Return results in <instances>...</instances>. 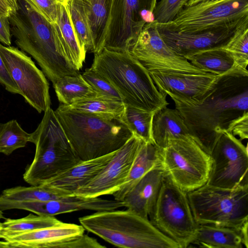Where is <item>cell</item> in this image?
Here are the masks:
<instances>
[{"mask_svg":"<svg viewBox=\"0 0 248 248\" xmlns=\"http://www.w3.org/2000/svg\"><path fill=\"white\" fill-rule=\"evenodd\" d=\"M170 97L192 139L210 155L229 124L248 112V71L218 75L212 88L199 99Z\"/></svg>","mask_w":248,"mask_h":248,"instance_id":"obj_1","label":"cell"},{"mask_svg":"<svg viewBox=\"0 0 248 248\" xmlns=\"http://www.w3.org/2000/svg\"><path fill=\"white\" fill-rule=\"evenodd\" d=\"M9 16L12 35L21 50L32 57L52 83L66 76L79 74L61 54L53 24L25 0Z\"/></svg>","mask_w":248,"mask_h":248,"instance_id":"obj_2","label":"cell"},{"mask_svg":"<svg viewBox=\"0 0 248 248\" xmlns=\"http://www.w3.org/2000/svg\"><path fill=\"white\" fill-rule=\"evenodd\" d=\"M90 68L112 85L125 105L153 112L169 105L167 95L158 90L149 71L129 52L104 48L94 54Z\"/></svg>","mask_w":248,"mask_h":248,"instance_id":"obj_3","label":"cell"},{"mask_svg":"<svg viewBox=\"0 0 248 248\" xmlns=\"http://www.w3.org/2000/svg\"><path fill=\"white\" fill-rule=\"evenodd\" d=\"M54 111L81 160L115 152L133 135L122 120L71 110L62 104Z\"/></svg>","mask_w":248,"mask_h":248,"instance_id":"obj_4","label":"cell"},{"mask_svg":"<svg viewBox=\"0 0 248 248\" xmlns=\"http://www.w3.org/2000/svg\"><path fill=\"white\" fill-rule=\"evenodd\" d=\"M85 230L118 247L180 248L149 221L127 209L97 211L78 218Z\"/></svg>","mask_w":248,"mask_h":248,"instance_id":"obj_5","label":"cell"},{"mask_svg":"<svg viewBox=\"0 0 248 248\" xmlns=\"http://www.w3.org/2000/svg\"><path fill=\"white\" fill-rule=\"evenodd\" d=\"M30 142L35 144V153L23 179L31 186L43 185L81 161L51 108L31 133Z\"/></svg>","mask_w":248,"mask_h":248,"instance_id":"obj_6","label":"cell"},{"mask_svg":"<svg viewBox=\"0 0 248 248\" xmlns=\"http://www.w3.org/2000/svg\"><path fill=\"white\" fill-rule=\"evenodd\" d=\"M187 195L198 224L240 230L248 221V185L229 189L206 184Z\"/></svg>","mask_w":248,"mask_h":248,"instance_id":"obj_7","label":"cell"},{"mask_svg":"<svg viewBox=\"0 0 248 248\" xmlns=\"http://www.w3.org/2000/svg\"><path fill=\"white\" fill-rule=\"evenodd\" d=\"M148 219L180 248L188 247L196 236L198 224L194 219L187 193L166 174Z\"/></svg>","mask_w":248,"mask_h":248,"instance_id":"obj_8","label":"cell"},{"mask_svg":"<svg viewBox=\"0 0 248 248\" xmlns=\"http://www.w3.org/2000/svg\"><path fill=\"white\" fill-rule=\"evenodd\" d=\"M159 153L165 174L184 191L188 193L207 183L211 157L192 137L170 139Z\"/></svg>","mask_w":248,"mask_h":248,"instance_id":"obj_9","label":"cell"},{"mask_svg":"<svg viewBox=\"0 0 248 248\" xmlns=\"http://www.w3.org/2000/svg\"><path fill=\"white\" fill-rule=\"evenodd\" d=\"M248 21V0H211L185 7L172 21L186 33L212 31Z\"/></svg>","mask_w":248,"mask_h":248,"instance_id":"obj_10","label":"cell"},{"mask_svg":"<svg viewBox=\"0 0 248 248\" xmlns=\"http://www.w3.org/2000/svg\"><path fill=\"white\" fill-rule=\"evenodd\" d=\"M157 0H111L104 48L129 52L144 25L154 21Z\"/></svg>","mask_w":248,"mask_h":248,"instance_id":"obj_11","label":"cell"},{"mask_svg":"<svg viewBox=\"0 0 248 248\" xmlns=\"http://www.w3.org/2000/svg\"><path fill=\"white\" fill-rule=\"evenodd\" d=\"M129 52L149 72L172 75L209 73L195 67L170 48L160 36L155 20L144 25Z\"/></svg>","mask_w":248,"mask_h":248,"instance_id":"obj_12","label":"cell"},{"mask_svg":"<svg viewBox=\"0 0 248 248\" xmlns=\"http://www.w3.org/2000/svg\"><path fill=\"white\" fill-rule=\"evenodd\" d=\"M0 55L26 102L39 113L50 108L49 83L31 58L17 47L1 44Z\"/></svg>","mask_w":248,"mask_h":248,"instance_id":"obj_13","label":"cell"},{"mask_svg":"<svg viewBox=\"0 0 248 248\" xmlns=\"http://www.w3.org/2000/svg\"><path fill=\"white\" fill-rule=\"evenodd\" d=\"M212 167L207 184L232 189L248 185L247 146L224 131L210 154Z\"/></svg>","mask_w":248,"mask_h":248,"instance_id":"obj_14","label":"cell"},{"mask_svg":"<svg viewBox=\"0 0 248 248\" xmlns=\"http://www.w3.org/2000/svg\"><path fill=\"white\" fill-rule=\"evenodd\" d=\"M81 225L60 224L16 234L0 241V248H97L96 239L84 233Z\"/></svg>","mask_w":248,"mask_h":248,"instance_id":"obj_15","label":"cell"},{"mask_svg":"<svg viewBox=\"0 0 248 248\" xmlns=\"http://www.w3.org/2000/svg\"><path fill=\"white\" fill-rule=\"evenodd\" d=\"M143 142L133 134L115 152L107 164L90 181L76 190L73 196L96 198L113 195L126 180Z\"/></svg>","mask_w":248,"mask_h":248,"instance_id":"obj_16","label":"cell"},{"mask_svg":"<svg viewBox=\"0 0 248 248\" xmlns=\"http://www.w3.org/2000/svg\"><path fill=\"white\" fill-rule=\"evenodd\" d=\"M248 21L212 31L186 33L179 31L172 21L156 22L158 31L166 44L178 55L187 58L198 52L223 47L237 31L248 24Z\"/></svg>","mask_w":248,"mask_h":248,"instance_id":"obj_17","label":"cell"},{"mask_svg":"<svg viewBox=\"0 0 248 248\" xmlns=\"http://www.w3.org/2000/svg\"><path fill=\"white\" fill-rule=\"evenodd\" d=\"M124 202L107 200L99 197L85 198L67 196L62 199L47 201H30L10 202L5 204V210L21 209L30 211L37 215L54 216L74 211L88 210L110 211L125 207Z\"/></svg>","mask_w":248,"mask_h":248,"instance_id":"obj_18","label":"cell"},{"mask_svg":"<svg viewBox=\"0 0 248 248\" xmlns=\"http://www.w3.org/2000/svg\"><path fill=\"white\" fill-rule=\"evenodd\" d=\"M149 73L161 93L185 100L199 99L212 88L218 76L209 72L189 75Z\"/></svg>","mask_w":248,"mask_h":248,"instance_id":"obj_19","label":"cell"},{"mask_svg":"<svg viewBox=\"0 0 248 248\" xmlns=\"http://www.w3.org/2000/svg\"><path fill=\"white\" fill-rule=\"evenodd\" d=\"M116 151L92 159L81 160L43 185L67 196H73L76 190L90 181L107 164Z\"/></svg>","mask_w":248,"mask_h":248,"instance_id":"obj_20","label":"cell"},{"mask_svg":"<svg viewBox=\"0 0 248 248\" xmlns=\"http://www.w3.org/2000/svg\"><path fill=\"white\" fill-rule=\"evenodd\" d=\"M165 175L161 164L148 171L126 195L123 202L127 209L148 218Z\"/></svg>","mask_w":248,"mask_h":248,"instance_id":"obj_21","label":"cell"},{"mask_svg":"<svg viewBox=\"0 0 248 248\" xmlns=\"http://www.w3.org/2000/svg\"><path fill=\"white\" fill-rule=\"evenodd\" d=\"M53 25L61 54L79 71L82 67L87 52L79 43L64 0L58 2L57 19Z\"/></svg>","mask_w":248,"mask_h":248,"instance_id":"obj_22","label":"cell"},{"mask_svg":"<svg viewBox=\"0 0 248 248\" xmlns=\"http://www.w3.org/2000/svg\"><path fill=\"white\" fill-rule=\"evenodd\" d=\"M152 137L154 143L159 149L164 148L170 139L192 137L178 111L176 109L169 108L167 106L154 112L152 122Z\"/></svg>","mask_w":248,"mask_h":248,"instance_id":"obj_23","label":"cell"},{"mask_svg":"<svg viewBox=\"0 0 248 248\" xmlns=\"http://www.w3.org/2000/svg\"><path fill=\"white\" fill-rule=\"evenodd\" d=\"M159 151L160 149L154 143L142 142L126 180L112 195L114 200L123 202L126 195L148 171L160 164Z\"/></svg>","mask_w":248,"mask_h":248,"instance_id":"obj_24","label":"cell"},{"mask_svg":"<svg viewBox=\"0 0 248 248\" xmlns=\"http://www.w3.org/2000/svg\"><path fill=\"white\" fill-rule=\"evenodd\" d=\"M191 245L209 248H242L240 230L211 224H198Z\"/></svg>","mask_w":248,"mask_h":248,"instance_id":"obj_25","label":"cell"},{"mask_svg":"<svg viewBox=\"0 0 248 248\" xmlns=\"http://www.w3.org/2000/svg\"><path fill=\"white\" fill-rule=\"evenodd\" d=\"M86 12L93 43L92 53L104 48L111 0H82Z\"/></svg>","mask_w":248,"mask_h":248,"instance_id":"obj_26","label":"cell"},{"mask_svg":"<svg viewBox=\"0 0 248 248\" xmlns=\"http://www.w3.org/2000/svg\"><path fill=\"white\" fill-rule=\"evenodd\" d=\"M195 67L217 75L234 71H247L239 67L223 47L204 50L186 58Z\"/></svg>","mask_w":248,"mask_h":248,"instance_id":"obj_27","label":"cell"},{"mask_svg":"<svg viewBox=\"0 0 248 248\" xmlns=\"http://www.w3.org/2000/svg\"><path fill=\"white\" fill-rule=\"evenodd\" d=\"M53 86L58 100L65 105L84 98L96 97L94 91L80 74L63 77Z\"/></svg>","mask_w":248,"mask_h":248,"instance_id":"obj_28","label":"cell"},{"mask_svg":"<svg viewBox=\"0 0 248 248\" xmlns=\"http://www.w3.org/2000/svg\"><path fill=\"white\" fill-rule=\"evenodd\" d=\"M67 197L46 185L29 187L18 186L4 190L0 195V205L14 202L47 201Z\"/></svg>","mask_w":248,"mask_h":248,"instance_id":"obj_29","label":"cell"},{"mask_svg":"<svg viewBox=\"0 0 248 248\" xmlns=\"http://www.w3.org/2000/svg\"><path fill=\"white\" fill-rule=\"evenodd\" d=\"M61 104L64 108L71 110L123 121L125 109V104L122 101L105 100L97 97L84 98L70 105Z\"/></svg>","mask_w":248,"mask_h":248,"instance_id":"obj_30","label":"cell"},{"mask_svg":"<svg viewBox=\"0 0 248 248\" xmlns=\"http://www.w3.org/2000/svg\"><path fill=\"white\" fill-rule=\"evenodd\" d=\"M61 222L54 216H36L32 214L21 218H8L0 223V238L4 240L16 234L55 226Z\"/></svg>","mask_w":248,"mask_h":248,"instance_id":"obj_31","label":"cell"},{"mask_svg":"<svg viewBox=\"0 0 248 248\" xmlns=\"http://www.w3.org/2000/svg\"><path fill=\"white\" fill-rule=\"evenodd\" d=\"M154 112L125 105L123 121L133 135L145 142L154 143L152 137Z\"/></svg>","mask_w":248,"mask_h":248,"instance_id":"obj_32","label":"cell"},{"mask_svg":"<svg viewBox=\"0 0 248 248\" xmlns=\"http://www.w3.org/2000/svg\"><path fill=\"white\" fill-rule=\"evenodd\" d=\"M68 6L72 22L81 47L93 51V43L88 20L82 0H64Z\"/></svg>","mask_w":248,"mask_h":248,"instance_id":"obj_33","label":"cell"},{"mask_svg":"<svg viewBox=\"0 0 248 248\" xmlns=\"http://www.w3.org/2000/svg\"><path fill=\"white\" fill-rule=\"evenodd\" d=\"M31 133L26 132L16 120L0 123V153L9 155L30 142Z\"/></svg>","mask_w":248,"mask_h":248,"instance_id":"obj_34","label":"cell"},{"mask_svg":"<svg viewBox=\"0 0 248 248\" xmlns=\"http://www.w3.org/2000/svg\"><path fill=\"white\" fill-rule=\"evenodd\" d=\"M248 24L240 28L223 48L232 56L236 64L247 69L248 64Z\"/></svg>","mask_w":248,"mask_h":248,"instance_id":"obj_35","label":"cell"},{"mask_svg":"<svg viewBox=\"0 0 248 248\" xmlns=\"http://www.w3.org/2000/svg\"><path fill=\"white\" fill-rule=\"evenodd\" d=\"M82 76L95 93L96 97L123 102L121 95L116 89L96 72L87 68Z\"/></svg>","mask_w":248,"mask_h":248,"instance_id":"obj_36","label":"cell"},{"mask_svg":"<svg viewBox=\"0 0 248 248\" xmlns=\"http://www.w3.org/2000/svg\"><path fill=\"white\" fill-rule=\"evenodd\" d=\"M186 2L187 0H161L157 2L154 11V20L158 23L172 21Z\"/></svg>","mask_w":248,"mask_h":248,"instance_id":"obj_37","label":"cell"},{"mask_svg":"<svg viewBox=\"0 0 248 248\" xmlns=\"http://www.w3.org/2000/svg\"><path fill=\"white\" fill-rule=\"evenodd\" d=\"M34 10L52 24L55 23L57 16V0H24Z\"/></svg>","mask_w":248,"mask_h":248,"instance_id":"obj_38","label":"cell"},{"mask_svg":"<svg viewBox=\"0 0 248 248\" xmlns=\"http://www.w3.org/2000/svg\"><path fill=\"white\" fill-rule=\"evenodd\" d=\"M232 134L233 136H237L239 140L242 141L248 139V112L236 118L232 122L225 130Z\"/></svg>","mask_w":248,"mask_h":248,"instance_id":"obj_39","label":"cell"},{"mask_svg":"<svg viewBox=\"0 0 248 248\" xmlns=\"http://www.w3.org/2000/svg\"><path fill=\"white\" fill-rule=\"evenodd\" d=\"M0 83L8 92L20 94L19 90L10 75L7 67L0 55Z\"/></svg>","mask_w":248,"mask_h":248,"instance_id":"obj_40","label":"cell"},{"mask_svg":"<svg viewBox=\"0 0 248 248\" xmlns=\"http://www.w3.org/2000/svg\"><path fill=\"white\" fill-rule=\"evenodd\" d=\"M12 34L9 17L0 15V42L6 46L11 45Z\"/></svg>","mask_w":248,"mask_h":248,"instance_id":"obj_41","label":"cell"},{"mask_svg":"<svg viewBox=\"0 0 248 248\" xmlns=\"http://www.w3.org/2000/svg\"><path fill=\"white\" fill-rule=\"evenodd\" d=\"M248 221H246L240 229L243 245L245 246L246 248H248Z\"/></svg>","mask_w":248,"mask_h":248,"instance_id":"obj_42","label":"cell"},{"mask_svg":"<svg viewBox=\"0 0 248 248\" xmlns=\"http://www.w3.org/2000/svg\"><path fill=\"white\" fill-rule=\"evenodd\" d=\"M10 9L12 13L15 12L17 9L18 0H1Z\"/></svg>","mask_w":248,"mask_h":248,"instance_id":"obj_43","label":"cell"},{"mask_svg":"<svg viewBox=\"0 0 248 248\" xmlns=\"http://www.w3.org/2000/svg\"><path fill=\"white\" fill-rule=\"evenodd\" d=\"M12 13L8 7L1 0H0V15L9 17Z\"/></svg>","mask_w":248,"mask_h":248,"instance_id":"obj_44","label":"cell"},{"mask_svg":"<svg viewBox=\"0 0 248 248\" xmlns=\"http://www.w3.org/2000/svg\"><path fill=\"white\" fill-rule=\"evenodd\" d=\"M207 0H187V2L186 5V6H188L196 4L199 2L207 1ZM185 6V7H186Z\"/></svg>","mask_w":248,"mask_h":248,"instance_id":"obj_45","label":"cell"},{"mask_svg":"<svg viewBox=\"0 0 248 248\" xmlns=\"http://www.w3.org/2000/svg\"><path fill=\"white\" fill-rule=\"evenodd\" d=\"M3 218V212L0 210V219Z\"/></svg>","mask_w":248,"mask_h":248,"instance_id":"obj_46","label":"cell"},{"mask_svg":"<svg viewBox=\"0 0 248 248\" xmlns=\"http://www.w3.org/2000/svg\"><path fill=\"white\" fill-rule=\"evenodd\" d=\"M57 0L58 1H62V0Z\"/></svg>","mask_w":248,"mask_h":248,"instance_id":"obj_47","label":"cell"},{"mask_svg":"<svg viewBox=\"0 0 248 248\" xmlns=\"http://www.w3.org/2000/svg\"><path fill=\"white\" fill-rule=\"evenodd\" d=\"M0 223H1L0 222Z\"/></svg>","mask_w":248,"mask_h":248,"instance_id":"obj_48","label":"cell"}]
</instances>
